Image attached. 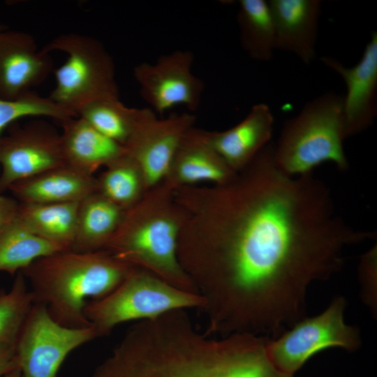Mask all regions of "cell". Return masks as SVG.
I'll return each instance as SVG.
<instances>
[{"label": "cell", "instance_id": "6da1fadb", "mask_svg": "<svg viewBox=\"0 0 377 377\" xmlns=\"http://www.w3.org/2000/svg\"><path fill=\"white\" fill-rule=\"evenodd\" d=\"M269 142L229 180L181 186L178 260L206 302L207 333L274 339L306 316V297L344 265L353 228L312 173L290 176Z\"/></svg>", "mask_w": 377, "mask_h": 377}, {"label": "cell", "instance_id": "7a4b0ae2", "mask_svg": "<svg viewBox=\"0 0 377 377\" xmlns=\"http://www.w3.org/2000/svg\"><path fill=\"white\" fill-rule=\"evenodd\" d=\"M267 340L202 334L185 309L172 310L131 325L89 377H294L272 364Z\"/></svg>", "mask_w": 377, "mask_h": 377}, {"label": "cell", "instance_id": "3957f363", "mask_svg": "<svg viewBox=\"0 0 377 377\" xmlns=\"http://www.w3.org/2000/svg\"><path fill=\"white\" fill-rule=\"evenodd\" d=\"M135 267L104 250H64L36 259L20 272L34 303L45 305L57 323L84 328L92 326L84 313L86 300L108 295Z\"/></svg>", "mask_w": 377, "mask_h": 377}, {"label": "cell", "instance_id": "277c9868", "mask_svg": "<svg viewBox=\"0 0 377 377\" xmlns=\"http://www.w3.org/2000/svg\"><path fill=\"white\" fill-rule=\"evenodd\" d=\"M161 182L126 211L103 250L182 290L198 293L177 258L182 212Z\"/></svg>", "mask_w": 377, "mask_h": 377}, {"label": "cell", "instance_id": "5b68a950", "mask_svg": "<svg viewBox=\"0 0 377 377\" xmlns=\"http://www.w3.org/2000/svg\"><path fill=\"white\" fill-rule=\"evenodd\" d=\"M343 102V96L325 93L308 102L285 123L274 153L282 172L290 176L304 175L325 162L347 170Z\"/></svg>", "mask_w": 377, "mask_h": 377}, {"label": "cell", "instance_id": "8992f818", "mask_svg": "<svg viewBox=\"0 0 377 377\" xmlns=\"http://www.w3.org/2000/svg\"><path fill=\"white\" fill-rule=\"evenodd\" d=\"M43 50L68 55L55 71L56 85L49 96L57 105L77 116L79 110L89 103L119 98L114 61L95 38L65 34L54 38Z\"/></svg>", "mask_w": 377, "mask_h": 377}, {"label": "cell", "instance_id": "52a82bcc", "mask_svg": "<svg viewBox=\"0 0 377 377\" xmlns=\"http://www.w3.org/2000/svg\"><path fill=\"white\" fill-rule=\"evenodd\" d=\"M205 304L200 294L179 289L135 267L108 295L86 304L84 313L100 337L125 322L150 319L176 309H204Z\"/></svg>", "mask_w": 377, "mask_h": 377}, {"label": "cell", "instance_id": "ba28073f", "mask_svg": "<svg viewBox=\"0 0 377 377\" xmlns=\"http://www.w3.org/2000/svg\"><path fill=\"white\" fill-rule=\"evenodd\" d=\"M347 300L337 295L320 313L305 317L274 339H267L266 352L272 364L280 372L295 374L317 353L339 348L357 350L362 346L359 329L346 323Z\"/></svg>", "mask_w": 377, "mask_h": 377}, {"label": "cell", "instance_id": "9c48e42d", "mask_svg": "<svg viewBox=\"0 0 377 377\" xmlns=\"http://www.w3.org/2000/svg\"><path fill=\"white\" fill-rule=\"evenodd\" d=\"M98 337L93 326H63L50 316L45 305L34 303L15 346L22 377H57L68 354Z\"/></svg>", "mask_w": 377, "mask_h": 377}, {"label": "cell", "instance_id": "30bf717a", "mask_svg": "<svg viewBox=\"0 0 377 377\" xmlns=\"http://www.w3.org/2000/svg\"><path fill=\"white\" fill-rule=\"evenodd\" d=\"M64 165L60 133L45 121L13 127L0 136V194L16 182Z\"/></svg>", "mask_w": 377, "mask_h": 377}, {"label": "cell", "instance_id": "8fae6325", "mask_svg": "<svg viewBox=\"0 0 377 377\" xmlns=\"http://www.w3.org/2000/svg\"><path fill=\"white\" fill-rule=\"evenodd\" d=\"M193 54L177 50L161 55L154 64L143 62L133 68L142 98L162 115L176 105L196 110L205 89L204 82L191 72Z\"/></svg>", "mask_w": 377, "mask_h": 377}, {"label": "cell", "instance_id": "7c38bea8", "mask_svg": "<svg viewBox=\"0 0 377 377\" xmlns=\"http://www.w3.org/2000/svg\"><path fill=\"white\" fill-rule=\"evenodd\" d=\"M195 122V117L189 113L158 119L147 109L124 146L140 169L147 191L163 180L183 136Z\"/></svg>", "mask_w": 377, "mask_h": 377}, {"label": "cell", "instance_id": "4fadbf2b", "mask_svg": "<svg viewBox=\"0 0 377 377\" xmlns=\"http://www.w3.org/2000/svg\"><path fill=\"white\" fill-rule=\"evenodd\" d=\"M322 62L345 82L343 118L346 138L368 128L377 114V34L373 32L360 61L346 67L332 57Z\"/></svg>", "mask_w": 377, "mask_h": 377}, {"label": "cell", "instance_id": "5bb4252c", "mask_svg": "<svg viewBox=\"0 0 377 377\" xmlns=\"http://www.w3.org/2000/svg\"><path fill=\"white\" fill-rule=\"evenodd\" d=\"M50 53L39 50L29 34L0 33V98L17 100L32 92L52 71Z\"/></svg>", "mask_w": 377, "mask_h": 377}, {"label": "cell", "instance_id": "9a60e30c", "mask_svg": "<svg viewBox=\"0 0 377 377\" xmlns=\"http://www.w3.org/2000/svg\"><path fill=\"white\" fill-rule=\"evenodd\" d=\"M235 173L210 145L206 131L193 126L183 136L162 182L175 189L201 182L221 184Z\"/></svg>", "mask_w": 377, "mask_h": 377}, {"label": "cell", "instance_id": "2e32d148", "mask_svg": "<svg viewBox=\"0 0 377 377\" xmlns=\"http://www.w3.org/2000/svg\"><path fill=\"white\" fill-rule=\"evenodd\" d=\"M275 49L295 54L303 63L315 58V45L321 10L319 0H271Z\"/></svg>", "mask_w": 377, "mask_h": 377}, {"label": "cell", "instance_id": "e0dca14e", "mask_svg": "<svg viewBox=\"0 0 377 377\" xmlns=\"http://www.w3.org/2000/svg\"><path fill=\"white\" fill-rule=\"evenodd\" d=\"M274 117L265 103L253 105L246 117L223 131H207V140L235 172L241 170L270 142Z\"/></svg>", "mask_w": 377, "mask_h": 377}, {"label": "cell", "instance_id": "ac0fdd59", "mask_svg": "<svg viewBox=\"0 0 377 377\" xmlns=\"http://www.w3.org/2000/svg\"><path fill=\"white\" fill-rule=\"evenodd\" d=\"M8 191L20 203L80 202L96 191V177L64 165L11 184Z\"/></svg>", "mask_w": 377, "mask_h": 377}, {"label": "cell", "instance_id": "d6986e66", "mask_svg": "<svg viewBox=\"0 0 377 377\" xmlns=\"http://www.w3.org/2000/svg\"><path fill=\"white\" fill-rule=\"evenodd\" d=\"M61 122V150L66 166L94 176L100 167H105L125 153L123 146L101 134L80 117Z\"/></svg>", "mask_w": 377, "mask_h": 377}, {"label": "cell", "instance_id": "ffe728a7", "mask_svg": "<svg viewBox=\"0 0 377 377\" xmlns=\"http://www.w3.org/2000/svg\"><path fill=\"white\" fill-rule=\"evenodd\" d=\"M126 210L96 192L79 202L76 230L71 250H103L120 225Z\"/></svg>", "mask_w": 377, "mask_h": 377}, {"label": "cell", "instance_id": "44dd1931", "mask_svg": "<svg viewBox=\"0 0 377 377\" xmlns=\"http://www.w3.org/2000/svg\"><path fill=\"white\" fill-rule=\"evenodd\" d=\"M79 202H19L17 214L32 232L64 250H71L75 235Z\"/></svg>", "mask_w": 377, "mask_h": 377}, {"label": "cell", "instance_id": "7402d4cb", "mask_svg": "<svg viewBox=\"0 0 377 377\" xmlns=\"http://www.w3.org/2000/svg\"><path fill=\"white\" fill-rule=\"evenodd\" d=\"M64 250L32 232L17 214L0 228V271L11 275L39 258Z\"/></svg>", "mask_w": 377, "mask_h": 377}, {"label": "cell", "instance_id": "603a6c76", "mask_svg": "<svg viewBox=\"0 0 377 377\" xmlns=\"http://www.w3.org/2000/svg\"><path fill=\"white\" fill-rule=\"evenodd\" d=\"M239 5L237 20L243 49L255 60H269L275 50V36L268 1L240 0Z\"/></svg>", "mask_w": 377, "mask_h": 377}, {"label": "cell", "instance_id": "cb8c5ba5", "mask_svg": "<svg viewBox=\"0 0 377 377\" xmlns=\"http://www.w3.org/2000/svg\"><path fill=\"white\" fill-rule=\"evenodd\" d=\"M147 109L128 108L119 98L102 99L84 105L77 117L124 147Z\"/></svg>", "mask_w": 377, "mask_h": 377}, {"label": "cell", "instance_id": "d4e9b609", "mask_svg": "<svg viewBox=\"0 0 377 377\" xmlns=\"http://www.w3.org/2000/svg\"><path fill=\"white\" fill-rule=\"evenodd\" d=\"M147 191L142 174L125 151L96 177V191L124 210L138 203Z\"/></svg>", "mask_w": 377, "mask_h": 377}, {"label": "cell", "instance_id": "484cf974", "mask_svg": "<svg viewBox=\"0 0 377 377\" xmlns=\"http://www.w3.org/2000/svg\"><path fill=\"white\" fill-rule=\"evenodd\" d=\"M34 303L23 274L17 273L10 289L0 290V345L15 346L22 326Z\"/></svg>", "mask_w": 377, "mask_h": 377}, {"label": "cell", "instance_id": "4316f807", "mask_svg": "<svg viewBox=\"0 0 377 377\" xmlns=\"http://www.w3.org/2000/svg\"><path fill=\"white\" fill-rule=\"evenodd\" d=\"M26 117H47L62 121L77 116L57 105L49 97H42L33 92L15 101L0 98V136L6 127Z\"/></svg>", "mask_w": 377, "mask_h": 377}, {"label": "cell", "instance_id": "83f0119b", "mask_svg": "<svg viewBox=\"0 0 377 377\" xmlns=\"http://www.w3.org/2000/svg\"><path fill=\"white\" fill-rule=\"evenodd\" d=\"M360 297L372 316L377 313V245L373 246L360 258L357 266Z\"/></svg>", "mask_w": 377, "mask_h": 377}, {"label": "cell", "instance_id": "f1b7e54d", "mask_svg": "<svg viewBox=\"0 0 377 377\" xmlns=\"http://www.w3.org/2000/svg\"><path fill=\"white\" fill-rule=\"evenodd\" d=\"M19 368L14 345H0V377Z\"/></svg>", "mask_w": 377, "mask_h": 377}, {"label": "cell", "instance_id": "f546056e", "mask_svg": "<svg viewBox=\"0 0 377 377\" xmlns=\"http://www.w3.org/2000/svg\"><path fill=\"white\" fill-rule=\"evenodd\" d=\"M19 202L13 197L0 194V228L17 214Z\"/></svg>", "mask_w": 377, "mask_h": 377}, {"label": "cell", "instance_id": "4dcf8cb0", "mask_svg": "<svg viewBox=\"0 0 377 377\" xmlns=\"http://www.w3.org/2000/svg\"><path fill=\"white\" fill-rule=\"evenodd\" d=\"M3 377H22V376L21 374L20 369L17 368L13 370L12 371L9 372L8 374H7Z\"/></svg>", "mask_w": 377, "mask_h": 377}, {"label": "cell", "instance_id": "1f68e13d", "mask_svg": "<svg viewBox=\"0 0 377 377\" xmlns=\"http://www.w3.org/2000/svg\"><path fill=\"white\" fill-rule=\"evenodd\" d=\"M5 29L3 27V26L2 25V24L0 22V33L2 32L3 31H4Z\"/></svg>", "mask_w": 377, "mask_h": 377}]
</instances>
